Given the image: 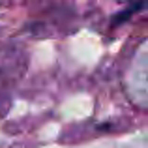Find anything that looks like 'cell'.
Wrapping results in <instances>:
<instances>
[{"instance_id": "1", "label": "cell", "mask_w": 148, "mask_h": 148, "mask_svg": "<svg viewBox=\"0 0 148 148\" xmlns=\"http://www.w3.org/2000/svg\"><path fill=\"white\" fill-rule=\"evenodd\" d=\"M143 6H145V4H143V2H139V4H135V6H130L127 10H124V11H120V13H116L111 25H112V26L122 25V23H124V21H127V19H130L133 13H137L139 10H143Z\"/></svg>"}]
</instances>
